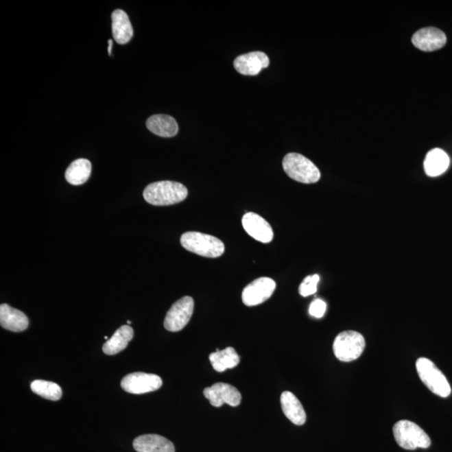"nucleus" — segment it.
Returning a JSON list of instances; mask_svg holds the SVG:
<instances>
[{"mask_svg": "<svg viewBox=\"0 0 452 452\" xmlns=\"http://www.w3.org/2000/svg\"><path fill=\"white\" fill-rule=\"evenodd\" d=\"M193 307L195 302L191 297H184L178 300L166 315L163 322L165 329L174 333L181 331L191 320Z\"/></svg>", "mask_w": 452, "mask_h": 452, "instance_id": "obj_7", "label": "nucleus"}, {"mask_svg": "<svg viewBox=\"0 0 452 452\" xmlns=\"http://www.w3.org/2000/svg\"><path fill=\"white\" fill-rule=\"evenodd\" d=\"M281 405H282L284 415L292 423L297 425L305 424L307 415L302 403L296 397L294 394L289 391H285L281 396Z\"/></svg>", "mask_w": 452, "mask_h": 452, "instance_id": "obj_17", "label": "nucleus"}, {"mask_svg": "<svg viewBox=\"0 0 452 452\" xmlns=\"http://www.w3.org/2000/svg\"><path fill=\"white\" fill-rule=\"evenodd\" d=\"M210 361L215 371L222 373L228 368H233L240 364V357L233 347L226 348L224 350H216L211 353Z\"/></svg>", "mask_w": 452, "mask_h": 452, "instance_id": "obj_22", "label": "nucleus"}, {"mask_svg": "<svg viewBox=\"0 0 452 452\" xmlns=\"http://www.w3.org/2000/svg\"><path fill=\"white\" fill-rule=\"evenodd\" d=\"M242 226L254 240L262 243H270L273 240L274 233L272 226L267 220L256 213H246L242 218Z\"/></svg>", "mask_w": 452, "mask_h": 452, "instance_id": "obj_11", "label": "nucleus"}, {"mask_svg": "<svg viewBox=\"0 0 452 452\" xmlns=\"http://www.w3.org/2000/svg\"><path fill=\"white\" fill-rule=\"evenodd\" d=\"M393 433L398 445L405 450L427 449L431 444V438L423 429L410 420L398 421L394 425Z\"/></svg>", "mask_w": 452, "mask_h": 452, "instance_id": "obj_4", "label": "nucleus"}, {"mask_svg": "<svg viewBox=\"0 0 452 452\" xmlns=\"http://www.w3.org/2000/svg\"><path fill=\"white\" fill-rule=\"evenodd\" d=\"M450 165V158L445 151L434 149L428 152L424 162L425 174L438 177L445 173Z\"/></svg>", "mask_w": 452, "mask_h": 452, "instance_id": "obj_19", "label": "nucleus"}, {"mask_svg": "<svg viewBox=\"0 0 452 452\" xmlns=\"http://www.w3.org/2000/svg\"><path fill=\"white\" fill-rule=\"evenodd\" d=\"M112 21L114 40L120 45L128 43L134 36V29L127 13L121 10H114Z\"/></svg>", "mask_w": 452, "mask_h": 452, "instance_id": "obj_16", "label": "nucleus"}, {"mask_svg": "<svg viewBox=\"0 0 452 452\" xmlns=\"http://www.w3.org/2000/svg\"><path fill=\"white\" fill-rule=\"evenodd\" d=\"M333 353L342 362L358 359L366 348V340L362 334L355 331L342 332L333 342Z\"/></svg>", "mask_w": 452, "mask_h": 452, "instance_id": "obj_6", "label": "nucleus"}, {"mask_svg": "<svg viewBox=\"0 0 452 452\" xmlns=\"http://www.w3.org/2000/svg\"><path fill=\"white\" fill-rule=\"evenodd\" d=\"M204 396L215 407H220L223 404L237 407L241 402V394L239 390L226 383H216L211 387L205 388Z\"/></svg>", "mask_w": 452, "mask_h": 452, "instance_id": "obj_10", "label": "nucleus"}, {"mask_svg": "<svg viewBox=\"0 0 452 452\" xmlns=\"http://www.w3.org/2000/svg\"><path fill=\"white\" fill-rule=\"evenodd\" d=\"M128 325L132 324V322H131V321H128Z\"/></svg>", "mask_w": 452, "mask_h": 452, "instance_id": "obj_27", "label": "nucleus"}, {"mask_svg": "<svg viewBox=\"0 0 452 452\" xmlns=\"http://www.w3.org/2000/svg\"><path fill=\"white\" fill-rule=\"evenodd\" d=\"M134 335V329L130 326H121L114 333L111 339L106 342L104 347H102V350L106 355H117V353L127 348L129 342L132 340Z\"/></svg>", "mask_w": 452, "mask_h": 452, "instance_id": "obj_20", "label": "nucleus"}, {"mask_svg": "<svg viewBox=\"0 0 452 452\" xmlns=\"http://www.w3.org/2000/svg\"><path fill=\"white\" fill-rule=\"evenodd\" d=\"M92 174V163L86 158H79L71 163L66 171V180L72 185L85 184Z\"/></svg>", "mask_w": 452, "mask_h": 452, "instance_id": "obj_21", "label": "nucleus"}, {"mask_svg": "<svg viewBox=\"0 0 452 452\" xmlns=\"http://www.w3.org/2000/svg\"><path fill=\"white\" fill-rule=\"evenodd\" d=\"M416 370L421 381L433 394L442 398L450 396L451 388L449 382L431 360L427 358L418 359Z\"/></svg>", "mask_w": 452, "mask_h": 452, "instance_id": "obj_5", "label": "nucleus"}, {"mask_svg": "<svg viewBox=\"0 0 452 452\" xmlns=\"http://www.w3.org/2000/svg\"><path fill=\"white\" fill-rule=\"evenodd\" d=\"M268 56L261 51H254L239 56L234 60V67L238 73L244 75H257L268 67Z\"/></svg>", "mask_w": 452, "mask_h": 452, "instance_id": "obj_12", "label": "nucleus"}, {"mask_svg": "<svg viewBox=\"0 0 452 452\" xmlns=\"http://www.w3.org/2000/svg\"><path fill=\"white\" fill-rule=\"evenodd\" d=\"M326 310V304L321 299L314 300L311 303L309 307V313L311 316L316 318H321L324 316Z\"/></svg>", "mask_w": 452, "mask_h": 452, "instance_id": "obj_25", "label": "nucleus"}, {"mask_svg": "<svg viewBox=\"0 0 452 452\" xmlns=\"http://www.w3.org/2000/svg\"><path fill=\"white\" fill-rule=\"evenodd\" d=\"M105 340H108V336H106V337H105Z\"/></svg>", "mask_w": 452, "mask_h": 452, "instance_id": "obj_28", "label": "nucleus"}, {"mask_svg": "<svg viewBox=\"0 0 452 452\" xmlns=\"http://www.w3.org/2000/svg\"><path fill=\"white\" fill-rule=\"evenodd\" d=\"M30 388L34 393L49 401H59L62 396V388L54 382L37 379L32 383Z\"/></svg>", "mask_w": 452, "mask_h": 452, "instance_id": "obj_23", "label": "nucleus"}, {"mask_svg": "<svg viewBox=\"0 0 452 452\" xmlns=\"http://www.w3.org/2000/svg\"><path fill=\"white\" fill-rule=\"evenodd\" d=\"M180 243L185 249L201 257L216 258L225 252V245L219 239L196 231L182 235Z\"/></svg>", "mask_w": 452, "mask_h": 452, "instance_id": "obj_2", "label": "nucleus"}, {"mask_svg": "<svg viewBox=\"0 0 452 452\" xmlns=\"http://www.w3.org/2000/svg\"><path fill=\"white\" fill-rule=\"evenodd\" d=\"M283 166L287 176L300 183L314 184L320 180L321 173L318 167L302 154H287L283 158Z\"/></svg>", "mask_w": 452, "mask_h": 452, "instance_id": "obj_3", "label": "nucleus"}, {"mask_svg": "<svg viewBox=\"0 0 452 452\" xmlns=\"http://www.w3.org/2000/svg\"><path fill=\"white\" fill-rule=\"evenodd\" d=\"M112 40H108V55H112Z\"/></svg>", "mask_w": 452, "mask_h": 452, "instance_id": "obj_26", "label": "nucleus"}, {"mask_svg": "<svg viewBox=\"0 0 452 452\" xmlns=\"http://www.w3.org/2000/svg\"><path fill=\"white\" fill-rule=\"evenodd\" d=\"M188 196L184 185L174 181H159L147 186L143 198L155 206H167L182 202Z\"/></svg>", "mask_w": 452, "mask_h": 452, "instance_id": "obj_1", "label": "nucleus"}, {"mask_svg": "<svg viewBox=\"0 0 452 452\" xmlns=\"http://www.w3.org/2000/svg\"><path fill=\"white\" fill-rule=\"evenodd\" d=\"M162 385V379L159 376L142 372L129 374L121 382L123 390L134 394L153 392L160 389Z\"/></svg>", "mask_w": 452, "mask_h": 452, "instance_id": "obj_8", "label": "nucleus"}, {"mask_svg": "<svg viewBox=\"0 0 452 452\" xmlns=\"http://www.w3.org/2000/svg\"><path fill=\"white\" fill-rule=\"evenodd\" d=\"M0 324L2 328L11 332H23L28 328L29 318L21 311L15 309L8 304H1Z\"/></svg>", "mask_w": 452, "mask_h": 452, "instance_id": "obj_15", "label": "nucleus"}, {"mask_svg": "<svg viewBox=\"0 0 452 452\" xmlns=\"http://www.w3.org/2000/svg\"><path fill=\"white\" fill-rule=\"evenodd\" d=\"M274 280L260 277L253 281L242 292V301L246 306L254 307L267 301L276 289Z\"/></svg>", "mask_w": 452, "mask_h": 452, "instance_id": "obj_9", "label": "nucleus"}, {"mask_svg": "<svg viewBox=\"0 0 452 452\" xmlns=\"http://www.w3.org/2000/svg\"><path fill=\"white\" fill-rule=\"evenodd\" d=\"M412 43L423 51H435L447 43L445 33L438 28L427 27L418 30L412 37Z\"/></svg>", "mask_w": 452, "mask_h": 452, "instance_id": "obj_13", "label": "nucleus"}, {"mask_svg": "<svg viewBox=\"0 0 452 452\" xmlns=\"http://www.w3.org/2000/svg\"><path fill=\"white\" fill-rule=\"evenodd\" d=\"M132 446L138 452H176V447L169 440L155 434L139 436Z\"/></svg>", "mask_w": 452, "mask_h": 452, "instance_id": "obj_14", "label": "nucleus"}, {"mask_svg": "<svg viewBox=\"0 0 452 452\" xmlns=\"http://www.w3.org/2000/svg\"><path fill=\"white\" fill-rule=\"evenodd\" d=\"M319 281H320V276L318 274L307 276L300 285L299 294L302 297H309V296L316 294Z\"/></svg>", "mask_w": 452, "mask_h": 452, "instance_id": "obj_24", "label": "nucleus"}, {"mask_svg": "<svg viewBox=\"0 0 452 452\" xmlns=\"http://www.w3.org/2000/svg\"><path fill=\"white\" fill-rule=\"evenodd\" d=\"M146 126L153 134L162 138H173L178 132V125L173 117L158 114L147 120Z\"/></svg>", "mask_w": 452, "mask_h": 452, "instance_id": "obj_18", "label": "nucleus"}]
</instances>
